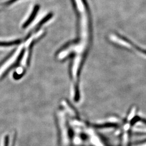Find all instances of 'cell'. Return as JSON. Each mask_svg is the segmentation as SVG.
<instances>
[{
	"instance_id": "6da1fadb",
	"label": "cell",
	"mask_w": 146,
	"mask_h": 146,
	"mask_svg": "<svg viewBox=\"0 0 146 146\" xmlns=\"http://www.w3.org/2000/svg\"><path fill=\"white\" fill-rule=\"evenodd\" d=\"M25 49L23 48V49L21 50L20 54H19V56H18V58H17V59L16 60V61L15 62V63H14L13 64H12L11 67L5 71V72L3 74V75H2V78H4L5 76L8 74V73H9V72H10L12 69L15 68L16 67H17V66L19 65V63L21 62V60H22V58L23 56V55H24V54H25Z\"/></svg>"
},
{
	"instance_id": "7a4b0ae2",
	"label": "cell",
	"mask_w": 146,
	"mask_h": 146,
	"mask_svg": "<svg viewBox=\"0 0 146 146\" xmlns=\"http://www.w3.org/2000/svg\"><path fill=\"white\" fill-rule=\"evenodd\" d=\"M39 9H40V6L39 5H36L34 7V9L31 13V15L29 16V17L28 19V20H27L26 22L23 24V27H22L23 28H26L34 20V19L35 18L37 13V11L39 10Z\"/></svg>"
},
{
	"instance_id": "3957f363",
	"label": "cell",
	"mask_w": 146,
	"mask_h": 146,
	"mask_svg": "<svg viewBox=\"0 0 146 146\" xmlns=\"http://www.w3.org/2000/svg\"><path fill=\"white\" fill-rule=\"evenodd\" d=\"M52 16V14H49V15L46 16L42 20V21H41V22L38 23V25H37L36 28H35V31H38V29L41 27L42 25H43L44 23H46L49 19H50Z\"/></svg>"
},
{
	"instance_id": "277c9868",
	"label": "cell",
	"mask_w": 146,
	"mask_h": 146,
	"mask_svg": "<svg viewBox=\"0 0 146 146\" xmlns=\"http://www.w3.org/2000/svg\"><path fill=\"white\" fill-rule=\"evenodd\" d=\"M15 50H14L12 52H11V54H10L9 55H8V56L7 58H5V59H4L0 63V67H1L2 65H3V64L8 59H9V58H11L13 54H14V53L15 52Z\"/></svg>"
},
{
	"instance_id": "5b68a950",
	"label": "cell",
	"mask_w": 146,
	"mask_h": 146,
	"mask_svg": "<svg viewBox=\"0 0 146 146\" xmlns=\"http://www.w3.org/2000/svg\"><path fill=\"white\" fill-rule=\"evenodd\" d=\"M16 1H18V0H10L5 3V5H10L11 4L13 3L14 2H15Z\"/></svg>"
}]
</instances>
